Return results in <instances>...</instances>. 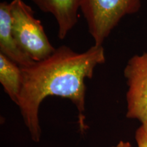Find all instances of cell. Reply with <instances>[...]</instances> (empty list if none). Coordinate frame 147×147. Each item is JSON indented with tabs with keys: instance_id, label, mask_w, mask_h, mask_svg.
I'll list each match as a JSON object with an SVG mask.
<instances>
[{
	"instance_id": "cell-8",
	"label": "cell",
	"mask_w": 147,
	"mask_h": 147,
	"mask_svg": "<svg viewBox=\"0 0 147 147\" xmlns=\"http://www.w3.org/2000/svg\"><path fill=\"white\" fill-rule=\"evenodd\" d=\"M138 147H147V126L141 125L135 134Z\"/></svg>"
},
{
	"instance_id": "cell-6",
	"label": "cell",
	"mask_w": 147,
	"mask_h": 147,
	"mask_svg": "<svg viewBox=\"0 0 147 147\" xmlns=\"http://www.w3.org/2000/svg\"><path fill=\"white\" fill-rule=\"evenodd\" d=\"M40 10L52 14L58 25V36L63 40L76 25L81 0H32Z\"/></svg>"
},
{
	"instance_id": "cell-9",
	"label": "cell",
	"mask_w": 147,
	"mask_h": 147,
	"mask_svg": "<svg viewBox=\"0 0 147 147\" xmlns=\"http://www.w3.org/2000/svg\"><path fill=\"white\" fill-rule=\"evenodd\" d=\"M111 147H131V144L129 142H125V141H120L118 144L114 146Z\"/></svg>"
},
{
	"instance_id": "cell-7",
	"label": "cell",
	"mask_w": 147,
	"mask_h": 147,
	"mask_svg": "<svg viewBox=\"0 0 147 147\" xmlns=\"http://www.w3.org/2000/svg\"><path fill=\"white\" fill-rule=\"evenodd\" d=\"M0 82L11 100L17 104L23 83L21 67L1 53Z\"/></svg>"
},
{
	"instance_id": "cell-1",
	"label": "cell",
	"mask_w": 147,
	"mask_h": 147,
	"mask_svg": "<svg viewBox=\"0 0 147 147\" xmlns=\"http://www.w3.org/2000/svg\"><path fill=\"white\" fill-rule=\"evenodd\" d=\"M105 61L102 46L94 45L82 53L61 46L49 57L21 67L23 83L16 105L34 142H38L41 139L39 108L49 96L70 100L78 110L80 131H85V80L91 78L95 67Z\"/></svg>"
},
{
	"instance_id": "cell-3",
	"label": "cell",
	"mask_w": 147,
	"mask_h": 147,
	"mask_svg": "<svg viewBox=\"0 0 147 147\" xmlns=\"http://www.w3.org/2000/svg\"><path fill=\"white\" fill-rule=\"evenodd\" d=\"M140 8L141 0H81L80 3V10L96 46H102L124 16L136 13Z\"/></svg>"
},
{
	"instance_id": "cell-4",
	"label": "cell",
	"mask_w": 147,
	"mask_h": 147,
	"mask_svg": "<svg viewBox=\"0 0 147 147\" xmlns=\"http://www.w3.org/2000/svg\"><path fill=\"white\" fill-rule=\"evenodd\" d=\"M124 76L128 87L126 117L147 126V51L129 59Z\"/></svg>"
},
{
	"instance_id": "cell-5",
	"label": "cell",
	"mask_w": 147,
	"mask_h": 147,
	"mask_svg": "<svg viewBox=\"0 0 147 147\" xmlns=\"http://www.w3.org/2000/svg\"><path fill=\"white\" fill-rule=\"evenodd\" d=\"M0 53L20 67H27L35 62L16 42L12 31L10 3L5 1L0 3Z\"/></svg>"
},
{
	"instance_id": "cell-2",
	"label": "cell",
	"mask_w": 147,
	"mask_h": 147,
	"mask_svg": "<svg viewBox=\"0 0 147 147\" xmlns=\"http://www.w3.org/2000/svg\"><path fill=\"white\" fill-rule=\"evenodd\" d=\"M10 3L12 27L18 46L34 61H40L56 50L46 34L42 23L34 16V11L23 0Z\"/></svg>"
}]
</instances>
